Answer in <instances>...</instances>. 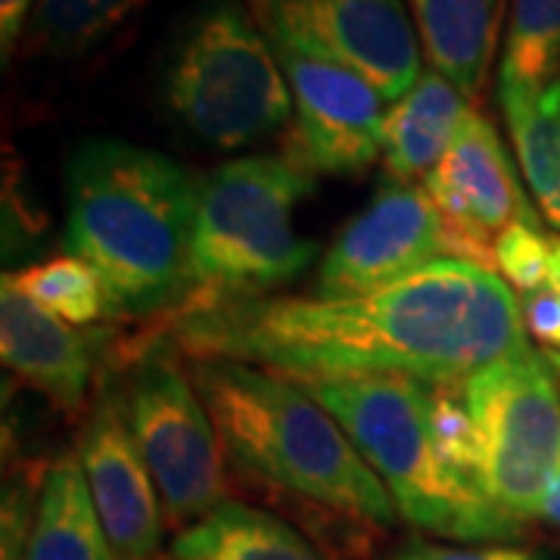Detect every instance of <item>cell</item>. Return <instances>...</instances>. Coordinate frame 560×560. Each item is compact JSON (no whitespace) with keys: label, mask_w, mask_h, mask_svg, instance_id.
Returning <instances> with one entry per match:
<instances>
[{"label":"cell","mask_w":560,"mask_h":560,"mask_svg":"<svg viewBox=\"0 0 560 560\" xmlns=\"http://www.w3.org/2000/svg\"><path fill=\"white\" fill-rule=\"evenodd\" d=\"M175 334L197 355L243 361L290 381L405 377L445 386L529 349L511 287L460 259L433 261L352 300L253 296L184 305Z\"/></svg>","instance_id":"obj_1"},{"label":"cell","mask_w":560,"mask_h":560,"mask_svg":"<svg viewBox=\"0 0 560 560\" xmlns=\"http://www.w3.org/2000/svg\"><path fill=\"white\" fill-rule=\"evenodd\" d=\"M66 249L103 280L119 318L160 315L190 296V246L202 180L165 153L88 138L69 153Z\"/></svg>","instance_id":"obj_2"},{"label":"cell","mask_w":560,"mask_h":560,"mask_svg":"<svg viewBox=\"0 0 560 560\" xmlns=\"http://www.w3.org/2000/svg\"><path fill=\"white\" fill-rule=\"evenodd\" d=\"M194 386L237 467L346 517L393 523L389 489L300 383L243 361L202 359Z\"/></svg>","instance_id":"obj_3"},{"label":"cell","mask_w":560,"mask_h":560,"mask_svg":"<svg viewBox=\"0 0 560 560\" xmlns=\"http://www.w3.org/2000/svg\"><path fill=\"white\" fill-rule=\"evenodd\" d=\"M156 91L165 116L215 150H241L293 119L278 54L246 0H197L172 28Z\"/></svg>","instance_id":"obj_4"},{"label":"cell","mask_w":560,"mask_h":560,"mask_svg":"<svg viewBox=\"0 0 560 560\" xmlns=\"http://www.w3.org/2000/svg\"><path fill=\"white\" fill-rule=\"evenodd\" d=\"M320 401L389 489L405 521L458 541H508L523 536L492 501L442 460L430 433V383L405 377L293 381Z\"/></svg>","instance_id":"obj_5"},{"label":"cell","mask_w":560,"mask_h":560,"mask_svg":"<svg viewBox=\"0 0 560 560\" xmlns=\"http://www.w3.org/2000/svg\"><path fill=\"white\" fill-rule=\"evenodd\" d=\"M308 194H315V175L290 156H241L219 165L202 180L187 302L253 300L300 278L318 253L296 231Z\"/></svg>","instance_id":"obj_6"},{"label":"cell","mask_w":560,"mask_h":560,"mask_svg":"<svg viewBox=\"0 0 560 560\" xmlns=\"http://www.w3.org/2000/svg\"><path fill=\"white\" fill-rule=\"evenodd\" d=\"M551 371V361L523 349L464 383L480 433L486 495L521 526L539 517L560 464V389Z\"/></svg>","instance_id":"obj_7"},{"label":"cell","mask_w":560,"mask_h":560,"mask_svg":"<svg viewBox=\"0 0 560 560\" xmlns=\"http://www.w3.org/2000/svg\"><path fill=\"white\" fill-rule=\"evenodd\" d=\"M131 433L140 445L165 517L194 526L224 504V448L197 386L162 349L143 352L121 393Z\"/></svg>","instance_id":"obj_8"},{"label":"cell","mask_w":560,"mask_h":560,"mask_svg":"<svg viewBox=\"0 0 560 560\" xmlns=\"http://www.w3.org/2000/svg\"><path fill=\"white\" fill-rule=\"evenodd\" d=\"M268 40L293 94L287 156L315 178H349L371 168L383 153L386 113L381 91L327 54L278 35H268Z\"/></svg>","instance_id":"obj_9"},{"label":"cell","mask_w":560,"mask_h":560,"mask_svg":"<svg viewBox=\"0 0 560 560\" xmlns=\"http://www.w3.org/2000/svg\"><path fill=\"white\" fill-rule=\"evenodd\" d=\"M268 35L312 47L401 101L420 72V38L408 0H246Z\"/></svg>","instance_id":"obj_10"},{"label":"cell","mask_w":560,"mask_h":560,"mask_svg":"<svg viewBox=\"0 0 560 560\" xmlns=\"http://www.w3.org/2000/svg\"><path fill=\"white\" fill-rule=\"evenodd\" d=\"M445 224L448 256L495 271V241L517 221H539L499 128L470 106L440 165L420 184Z\"/></svg>","instance_id":"obj_11"},{"label":"cell","mask_w":560,"mask_h":560,"mask_svg":"<svg viewBox=\"0 0 560 560\" xmlns=\"http://www.w3.org/2000/svg\"><path fill=\"white\" fill-rule=\"evenodd\" d=\"M442 256H448L445 224L427 190L389 178L324 253L315 296H368L418 275Z\"/></svg>","instance_id":"obj_12"},{"label":"cell","mask_w":560,"mask_h":560,"mask_svg":"<svg viewBox=\"0 0 560 560\" xmlns=\"http://www.w3.org/2000/svg\"><path fill=\"white\" fill-rule=\"evenodd\" d=\"M79 464L103 533L119 560H153L162 545V499L131 433L121 393H101L79 442Z\"/></svg>","instance_id":"obj_13"},{"label":"cell","mask_w":560,"mask_h":560,"mask_svg":"<svg viewBox=\"0 0 560 560\" xmlns=\"http://www.w3.org/2000/svg\"><path fill=\"white\" fill-rule=\"evenodd\" d=\"M101 334L66 324L38 302L22 296L3 278L0 287V359L60 408L84 405L94 364L101 359Z\"/></svg>","instance_id":"obj_14"},{"label":"cell","mask_w":560,"mask_h":560,"mask_svg":"<svg viewBox=\"0 0 560 560\" xmlns=\"http://www.w3.org/2000/svg\"><path fill=\"white\" fill-rule=\"evenodd\" d=\"M470 101L436 69H423L418 84L383 116V168L393 180L427 178L448 153Z\"/></svg>","instance_id":"obj_15"},{"label":"cell","mask_w":560,"mask_h":560,"mask_svg":"<svg viewBox=\"0 0 560 560\" xmlns=\"http://www.w3.org/2000/svg\"><path fill=\"white\" fill-rule=\"evenodd\" d=\"M408 10L430 69L442 72L470 103L480 101L504 0H408Z\"/></svg>","instance_id":"obj_16"},{"label":"cell","mask_w":560,"mask_h":560,"mask_svg":"<svg viewBox=\"0 0 560 560\" xmlns=\"http://www.w3.org/2000/svg\"><path fill=\"white\" fill-rule=\"evenodd\" d=\"M22 560H119L94 511L79 455H62L44 474Z\"/></svg>","instance_id":"obj_17"},{"label":"cell","mask_w":560,"mask_h":560,"mask_svg":"<svg viewBox=\"0 0 560 560\" xmlns=\"http://www.w3.org/2000/svg\"><path fill=\"white\" fill-rule=\"evenodd\" d=\"M175 560H324L290 523L275 514L249 508L243 501H224L212 514L187 526L172 548Z\"/></svg>","instance_id":"obj_18"},{"label":"cell","mask_w":560,"mask_h":560,"mask_svg":"<svg viewBox=\"0 0 560 560\" xmlns=\"http://www.w3.org/2000/svg\"><path fill=\"white\" fill-rule=\"evenodd\" d=\"M514 156L541 215L560 228V72L541 91L499 88Z\"/></svg>","instance_id":"obj_19"},{"label":"cell","mask_w":560,"mask_h":560,"mask_svg":"<svg viewBox=\"0 0 560 560\" xmlns=\"http://www.w3.org/2000/svg\"><path fill=\"white\" fill-rule=\"evenodd\" d=\"M147 0H38L25 25V54L40 60H75L91 54Z\"/></svg>","instance_id":"obj_20"},{"label":"cell","mask_w":560,"mask_h":560,"mask_svg":"<svg viewBox=\"0 0 560 560\" xmlns=\"http://www.w3.org/2000/svg\"><path fill=\"white\" fill-rule=\"evenodd\" d=\"M560 72V0H511L499 88L541 91Z\"/></svg>","instance_id":"obj_21"},{"label":"cell","mask_w":560,"mask_h":560,"mask_svg":"<svg viewBox=\"0 0 560 560\" xmlns=\"http://www.w3.org/2000/svg\"><path fill=\"white\" fill-rule=\"evenodd\" d=\"M7 278L22 296L38 302L40 308H47L50 315H57L72 327H88L109 312L101 275L72 253L40 265H28L25 271Z\"/></svg>","instance_id":"obj_22"},{"label":"cell","mask_w":560,"mask_h":560,"mask_svg":"<svg viewBox=\"0 0 560 560\" xmlns=\"http://www.w3.org/2000/svg\"><path fill=\"white\" fill-rule=\"evenodd\" d=\"M427 418H430V433H433L442 460L458 474L460 480L470 482L486 495L480 433H477V423L470 418V408H467V399L458 389V383H445V386L430 383Z\"/></svg>","instance_id":"obj_23"},{"label":"cell","mask_w":560,"mask_h":560,"mask_svg":"<svg viewBox=\"0 0 560 560\" xmlns=\"http://www.w3.org/2000/svg\"><path fill=\"white\" fill-rule=\"evenodd\" d=\"M551 237H545L539 221H517L495 241V275L517 293H533L548 283Z\"/></svg>","instance_id":"obj_24"},{"label":"cell","mask_w":560,"mask_h":560,"mask_svg":"<svg viewBox=\"0 0 560 560\" xmlns=\"http://www.w3.org/2000/svg\"><path fill=\"white\" fill-rule=\"evenodd\" d=\"M38 514V495L28 492L20 480L7 482L3 489V541H0V560H22L25 545Z\"/></svg>","instance_id":"obj_25"},{"label":"cell","mask_w":560,"mask_h":560,"mask_svg":"<svg viewBox=\"0 0 560 560\" xmlns=\"http://www.w3.org/2000/svg\"><path fill=\"white\" fill-rule=\"evenodd\" d=\"M396 560H545L539 551L517 548V545H482V548H452L436 541H411L405 545Z\"/></svg>","instance_id":"obj_26"},{"label":"cell","mask_w":560,"mask_h":560,"mask_svg":"<svg viewBox=\"0 0 560 560\" xmlns=\"http://www.w3.org/2000/svg\"><path fill=\"white\" fill-rule=\"evenodd\" d=\"M523 327L548 349H560V290L545 283L533 293L521 296Z\"/></svg>","instance_id":"obj_27"},{"label":"cell","mask_w":560,"mask_h":560,"mask_svg":"<svg viewBox=\"0 0 560 560\" xmlns=\"http://www.w3.org/2000/svg\"><path fill=\"white\" fill-rule=\"evenodd\" d=\"M38 0H0V60H13Z\"/></svg>","instance_id":"obj_28"},{"label":"cell","mask_w":560,"mask_h":560,"mask_svg":"<svg viewBox=\"0 0 560 560\" xmlns=\"http://www.w3.org/2000/svg\"><path fill=\"white\" fill-rule=\"evenodd\" d=\"M539 521L551 523V526H560V464L558 470H555V480H551L548 492H545V501H541Z\"/></svg>","instance_id":"obj_29"},{"label":"cell","mask_w":560,"mask_h":560,"mask_svg":"<svg viewBox=\"0 0 560 560\" xmlns=\"http://www.w3.org/2000/svg\"><path fill=\"white\" fill-rule=\"evenodd\" d=\"M548 283L560 290V237H551V268H548Z\"/></svg>","instance_id":"obj_30"},{"label":"cell","mask_w":560,"mask_h":560,"mask_svg":"<svg viewBox=\"0 0 560 560\" xmlns=\"http://www.w3.org/2000/svg\"><path fill=\"white\" fill-rule=\"evenodd\" d=\"M545 359L551 361V368L560 374V349H545Z\"/></svg>","instance_id":"obj_31"},{"label":"cell","mask_w":560,"mask_h":560,"mask_svg":"<svg viewBox=\"0 0 560 560\" xmlns=\"http://www.w3.org/2000/svg\"><path fill=\"white\" fill-rule=\"evenodd\" d=\"M153 560H175V558H153Z\"/></svg>","instance_id":"obj_32"}]
</instances>
